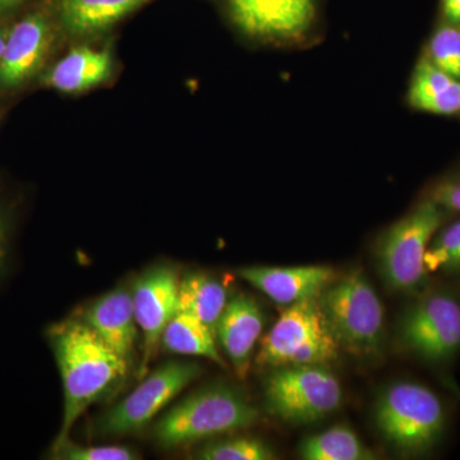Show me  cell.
Returning a JSON list of instances; mask_svg holds the SVG:
<instances>
[{
	"label": "cell",
	"mask_w": 460,
	"mask_h": 460,
	"mask_svg": "<svg viewBox=\"0 0 460 460\" xmlns=\"http://www.w3.org/2000/svg\"><path fill=\"white\" fill-rule=\"evenodd\" d=\"M65 389L62 428L51 449L69 440L78 419L111 394L128 375L129 363L83 320H66L48 330Z\"/></svg>",
	"instance_id": "1"
},
{
	"label": "cell",
	"mask_w": 460,
	"mask_h": 460,
	"mask_svg": "<svg viewBox=\"0 0 460 460\" xmlns=\"http://www.w3.org/2000/svg\"><path fill=\"white\" fill-rule=\"evenodd\" d=\"M260 411L235 387H202L157 420L154 435L164 449L183 447L251 428Z\"/></svg>",
	"instance_id": "2"
},
{
	"label": "cell",
	"mask_w": 460,
	"mask_h": 460,
	"mask_svg": "<svg viewBox=\"0 0 460 460\" xmlns=\"http://www.w3.org/2000/svg\"><path fill=\"white\" fill-rule=\"evenodd\" d=\"M339 344L319 298L305 299L281 313L279 319L261 339L257 365L286 367L299 365H328L337 359Z\"/></svg>",
	"instance_id": "3"
},
{
	"label": "cell",
	"mask_w": 460,
	"mask_h": 460,
	"mask_svg": "<svg viewBox=\"0 0 460 460\" xmlns=\"http://www.w3.org/2000/svg\"><path fill=\"white\" fill-rule=\"evenodd\" d=\"M319 302L341 348L359 358L380 353L384 307L361 270L339 277L321 293Z\"/></svg>",
	"instance_id": "4"
},
{
	"label": "cell",
	"mask_w": 460,
	"mask_h": 460,
	"mask_svg": "<svg viewBox=\"0 0 460 460\" xmlns=\"http://www.w3.org/2000/svg\"><path fill=\"white\" fill-rule=\"evenodd\" d=\"M377 429L405 454L429 452L443 435L447 414L435 392L417 383H396L375 405Z\"/></svg>",
	"instance_id": "5"
},
{
	"label": "cell",
	"mask_w": 460,
	"mask_h": 460,
	"mask_svg": "<svg viewBox=\"0 0 460 460\" xmlns=\"http://www.w3.org/2000/svg\"><path fill=\"white\" fill-rule=\"evenodd\" d=\"M443 220V208L431 199L393 224L381 238L377 261L383 279L396 292L419 289L428 275L426 251Z\"/></svg>",
	"instance_id": "6"
},
{
	"label": "cell",
	"mask_w": 460,
	"mask_h": 460,
	"mask_svg": "<svg viewBox=\"0 0 460 460\" xmlns=\"http://www.w3.org/2000/svg\"><path fill=\"white\" fill-rule=\"evenodd\" d=\"M269 410L284 422L305 425L328 417L341 407V381L326 365L278 367L265 384Z\"/></svg>",
	"instance_id": "7"
},
{
	"label": "cell",
	"mask_w": 460,
	"mask_h": 460,
	"mask_svg": "<svg viewBox=\"0 0 460 460\" xmlns=\"http://www.w3.org/2000/svg\"><path fill=\"white\" fill-rule=\"evenodd\" d=\"M198 363L171 361L151 372L135 390L96 423L100 436L137 434L192 381L199 377Z\"/></svg>",
	"instance_id": "8"
},
{
	"label": "cell",
	"mask_w": 460,
	"mask_h": 460,
	"mask_svg": "<svg viewBox=\"0 0 460 460\" xmlns=\"http://www.w3.org/2000/svg\"><path fill=\"white\" fill-rule=\"evenodd\" d=\"M402 343L429 362H445L460 349V301L452 293H428L410 305L399 325Z\"/></svg>",
	"instance_id": "9"
},
{
	"label": "cell",
	"mask_w": 460,
	"mask_h": 460,
	"mask_svg": "<svg viewBox=\"0 0 460 460\" xmlns=\"http://www.w3.org/2000/svg\"><path fill=\"white\" fill-rule=\"evenodd\" d=\"M180 280L172 266L159 265L145 271L132 288L136 321L144 334L142 376L156 357L166 325L177 314Z\"/></svg>",
	"instance_id": "10"
},
{
	"label": "cell",
	"mask_w": 460,
	"mask_h": 460,
	"mask_svg": "<svg viewBox=\"0 0 460 460\" xmlns=\"http://www.w3.org/2000/svg\"><path fill=\"white\" fill-rule=\"evenodd\" d=\"M54 40L49 18L32 12L8 30L0 59V90L20 89L40 72Z\"/></svg>",
	"instance_id": "11"
},
{
	"label": "cell",
	"mask_w": 460,
	"mask_h": 460,
	"mask_svg": "<svg viewBox=\"0 0 460 460\" xmlns=\"http://www.w3.org/2000/svg\"><path fill=\"white\" fill-rule=\"evenodd\" d=\"M237 274L275 304L287 307L305 299L319 298L321 293L339 278L334 269L321 265L295 268L250 266L239 269Z\"/></svg>",
	"instance_id": "12"
},
{
	"label": "cell",
	"mask_w": 460,
	"mask_h": 460,
	"mask_svg": "<svg viewBox=\"0 0 460 460\" xmlns=\"http://www.w3.org/2000/svg\"><path fill=\"white\" fill-rule=\"evenodd\" d=\"M233 17L251 35L289 39L302 35L314 18V0H229Z\"/></svg>",
	"instance_id": "13"
},
{
	"label": "cell",
	"mask_w": 460,
	"mask_h": 460,
	"mask_svg": "<svg viewBox=\"0 0 460 460\" xmlns=\"http://www.w3.org/2000/svg\"><path fill=\"white\" fill-rule=\"evenodd\" d=\"M262 330V311L252 296L241 293L229 298L215 335L239 378L246 377L250 371Z\"/></svg>",
	"instance_id": "14"
},
{
	"label": "cell",
	"mask_w": 460,
	"mask_h": 460,
	"mask_svg": "<svg viewBox=\"0 0 460 460\" xmlns=\"http://www.w3.org/2000/svg\"><path fill=\"white\" fill-rule=\"evenodd\" d=\"M81 320L111 349L131 363L138 337L132 290L119 287L99 296L87 305Z\"/></svg>",
	"instance_id": "15"
},
{
	"label": "cell",
	"mask_w": 460,
	"mask_h": 460,
	"mask_svg": "<svg viewBox=\"0 0 460 460\" xmlns=\"http://www.w3.org/2000/svg\"><path fill=\"white\" fill-rule=\"evenodd\" d=\"M113 72L108 50L75 48L42 75V84L65 93H80L107 83Z\"/></svg>",
	"instance_id": "16"
},
{
	"label": "cell",
	"mask_w": 460,
	"mask_h": 460,
	"mask_svg": "<svg viewBox=\"0 0 460 460\" xmlns=\"http://www.w3.org/2000/svg\"><path fill=\"white\" fill-rule=\"evenodd\" d=\"M150 0H58L63 29L75 38L107 31Z\"/></svg>",
	"instance_id": "17"
},
{
	"label": "cell",
	"mask_w": 460,
	"mask_h": 460,
	"mask_svg": "<svg viewBox=\"0 0 460 460\" xmlns=\"http://www.w3.org/2000/svg\"><path fill=\"white\" fill-rule=\"evenodd\" d=\"M408 100L411 107L428 113H459L460 81L445 74L428 56L422 57L411 78Z\"/></svg>",
	"instance_id": "18"
},
{
	"label": "cell",
	"mask_w": 460,
	"mask_h": 460,
	"mask_svg": "<svg viewBox=\"0 0 460 460\" xmlns=\"http://www.w3.org/2000/svg\"><path fill=\"white\" fill-rule=\"evenodd\" d=\"M228 301L226 284L205 272H189L180 280L177 314L195 317L214 332Z\"/></svg>",
	"instance_id": "19"
},
{
	"label": "cell",
	"mask_w": 460,
	"mask_h": 460,
	"mask_svg": "<svg viewBox=\"0 0 460 460\" xmlns=\"http://www.w3.org/2000/svg\"><path fill=\"white\" fill-rule=\"evenodd\" d=\"M162 345L169 352L202 357L226 367L215 343V332L187 314H175L163 332Z\"/></svg>",
	"instance_id": "20"
},
{
	"label": "cell",
	"mask_w": 460,
	"mask_h": 460,
	"mask_svg": "<svg viewBox=\"0 0 460 460\" xmlns=\"http://www.w3.org/2000/svg\"><path fill=\"white\" fill-rule=\"evenodd\" d=\"M305 460H372L374 452L366 447L358 436L345 426H335L320 434L310 436L299 447Z\"/></svg>",
	"instance_id": "21"
},
{
	"label": "cell",
	"mask_w": 460,
	"mask_h": 460,
	"mask_svg": "<svg viewBox=\"0 0 460 460\" xmlns=\"http://www.w3.org/2000/svg\"><path fill=\"white\" fill-rule=\"evenodd\" d=\"M274 450L260 438H232L206 444L196 453L202 460H271Z\"/></svg>",
	"instance_id": "22"
},
{
	"label": "cell",
	"mask_w": 460,
	"mask_h": 460,
	"mask_svg": "<svg viewBox=\"0 0 460 460\" xmlns=\"http://www.w3.org/2000/svg\"><path fill=\"white\" fill-rule=\"evenodd\" d=\"M425 265L429 272L460 271V222L447 226L431 241Z\"/></svg>",
	"instance_id": "23"
},
{
	"label": "cell",
	"mask_w": 460,
	"mask_h": 460,
	"mask_svg": "<svg viewBox=\"0 0 460 460\" xmlns=\"http://www.w3.org/2000/svg\"><path fill=\"white\" fill-rule=\"evenodd\" d=\"M428 57L445 74L460 81V29L450 23L441 26L432 36Z\"/></svg>",
	"instance_id": "24"
},
{
	"label": "cell",
	"mask_w": 460,
	"mask_h": 460,
	"mask_svg": "<svg viewBox=\"0 0 460 460\" xmlns=\"http://www.w3.org/2000/svg\"><path fill=\"white\" fill-rule=\"evenodd\" d=\"M51 459L59 460H135L140 458L135 450L126 447H84L72 443L71 438L66 443L50 450Z\"/></svg>",
	"instance_id": "25"
},
{
	"label": "cell",
	"mask_w": 460,
	"mask_h": 460,
	"mask_svg": "<svg viewBox=\"0 0 460 460\" xmlns=\"http://www.w3.org/2000/svg\"><path fill=\"white\" fill-rule=\"evenodd\" d=\"M13 234V210L4 199L0 198V278L4 275L11 256Z\"/></svg>",
	"instance_id": "26"
},
{
	"label": "cell",
	"mask_w": 460,
	"mask_h": 460,
	"mask_svg": "<svg viewBox=\"0 0 460 460\" xmlns=\"http://www.w3.org/2000/svg\"><path fill=\"white\" fill-rule=\"evenodd\" d=\"M431 199L443 210L460 213V177L441 181L432 190Z\"/></svg>",
	"instance_id": "27"
},
{
	"label": "cell",
	"mask_w": 460,
	"mask_h": 460,
	"mask_svg": "<svg viewBox=\"0 0 460 460\" xmlns=\"http://www.w3.org/2000/svg\"><path fill=\"white\" fill-rule=\"evenodd\" d=\"M445 20L450 25H460V0H443Z\"/></svg>",
	"instance_id": "28"
},
{
	"label": "cell",
	"mask_w": 460,
	"mask_h": 460,
	"mask_svg": "<svg viewBox=\"0 0 460 460\" xmlns=\"http://www.w3.org/2000/svg\"><path fill=\"white\" fill-rule=\"evenodd\" d=\"M26 0H0V14L7 13L12 9L20 7Z\"/></svg>",
	"instance_id": "29"
},
{
	"label": "cell",
	"mask_w": 460,
	"mask_h": 460,
	"mask_svg": "<svg viewBox=\"0 0 460 460\" xmlns=\"http://www.w3.org/2000/svg\"><path fill=\"white\" fill-rule=\"evenodd\" d=\"M8 30L0 27V59H2L3 50H4L5 41H7Z\"/></svg>",
	"instance_id": "30"
}]
</instances>
